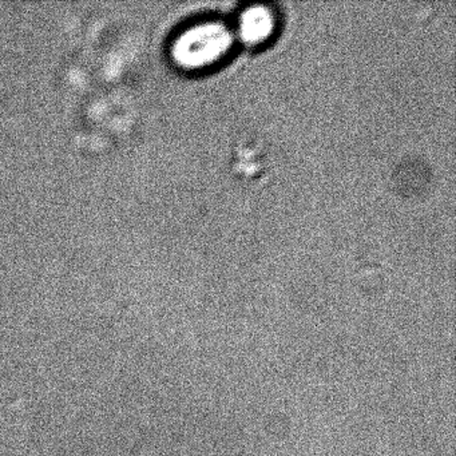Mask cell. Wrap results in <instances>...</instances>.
Masks as SVG:
<instances>
[{"label":"cell","instance_id":"obj_2","mask_svg":"<svg viewBox=\"0 0 456 456\" xmlns=\"http://www.w3.org/2000/svg\"><path fill=\"white\" fill-rule=\"evenodd\" d=\"M240 34L250 44L265 41L274 28L273 14L265 7H252L241 15Z\"/></svg>","mask_w":456,"mask_h":456},{"label":"cell","instance_id":"obj_1","mask_svg":"<svg viewBox=\"0 0 456 456\" xmlns=\"http://www.w3.org/2000/svg\"><path fill=\"white\" fill-rule=\"evenodd\" d=\"M231 47V34L220 23H202L185 31L173 47L175 62L189 69L220 60Z\"/></svg>","mask_w":456,"mask_h":456}]
</instances>
